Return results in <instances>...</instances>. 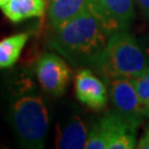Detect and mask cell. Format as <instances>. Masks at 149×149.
<instances>
[{
  "mask_svg": "<svg viewBox=\"0 0 149 149\" xmlns=\"http://www.w3.org/2000/svg\"><path fill=\"white\" fill-rule=\"evenodd\" d=\"M94 64L107 79H133L148 68L149 58L139 48L136 39L124 30L109 37L103 50L95 54Z\"/></svg>",
  "mask_w": 149,
  "mask_h": 149,
  "instance_id": "1",
  "label": "cell"
},
{
  "mask_svg": "<svg viewBox=\"0 0 149 149\" xmlns=\"http://www.w3.org/2000/svg\"><path fill=\"white\" fill-rule=\"evenodd\" d=\"M55 30V41L62 50L85 55H95L103 50L107 43V36H109L91 6Z\"/></svg>",
  "mask_w": 149,
  "mask_h": 149,
  "instance_id": "2",
  "label": "cell"
},
{
  "mask_svg": "<svg viewBox=\"0 0 149 149\" xmlns=\"http://www.w3.org/2000/svg\"><path fill=\"white\" fill-rule=\"evenodd\" d=\"M11 118L17 135L22 144L41 148L49 126V115L42 97L22 96L11 106Z\"/></svg>",
  "mask_w": 149,
  "mask_h": 149,
  "instance_id": "3",
  "label": "cell"
},
{
  "mask_svg": "<svg viewBox=\"0 0 149 149\" xmlns=\"http://www.w3.org/2000/svg\"><path fill=\"white\" fill-rule=\"evenodd\" d=\"M136 127L113 113L92 127L86 140V149H132L136 146Z\"/></svg>",
  "mask_w": 149,
  "mask_h": 149,
  "instance_id": "4",
  "label": "cell"
},
{
  "mask_svg": "<svg viewBox=\"0 0 149 149\" xmlns=\"http://www.w3.org/2000/svg\"><path fill=\"white\" fill-rule=\"evenodd\" d=\"M111 98L115 113L134 127L137 128L143 117L149 115L147 108L139 100L133 82L128 77H117L111 81Z\"/></svg>",
  "mask_w": 149,
  "mask_h": 149,
  "instance_id": "5",
  "label": "cell"
},
{
  "mask_svg": "<svg viewBox=\"0 0 149 149\" xmlns=\"http://www.w3.org/2000/svg\"><path fill=\"white\" fill-rule=\"evenodd\" d=\"M91 9L109 34L126 30L134 20V0H92Z\"/></svg>",
  "mask_w": 149,
  "mask_h": 149,
  "instance_id": "6",
  "label": "cell"
},
{
  "mask_svg": "<svg viewBox=\"0 0 149 149\" xmlns=\"http://www.w3.org/2000/svg\"><path fill=\"white\" fill-rule=\"evenodd\" d=\"M36 73L43 90L54 96L63 94L71 74L63 60L50 53L42 55L38 61Z\"/></svg>",
  "mask_w": 149,
  "mask_h": 149,
  "instance_id": "7",
  "label": "cell"
},
{
  "mask_svg": "<svg viewBox=\"0 0 149 149\" xmlns=\"http://www.w3.org/2000/svg\"><path fill=\"white\" fill-rule=\"evenodd\" d=\"M75 95L77 100L93 109H102L106 106V87L90 70L80 71L74 81Z\"/></svg>",
  "mask_w": 149,
  "mask_h": 149,
  "instance_id": "8",
  "label": "cell"
},
{
  "mask_svg": "<svg viewBox=\"0 0 149 149\" xmlns=\"http://www.w3.org/2000/svg\"><path fill=\"white\" fill-rule=\"evenodd\" d=\"M91 2L92 0H49V21L58 29L90 8Z\"/></svg>",
  "mask_w": 149,
  "mask_h": 149,
  "instance_id": "9",
  "label": "cell"
},
{
  "mask_svg": "<svg viewBox=\"0 0 149 149\" xmlns=\"http://www.w3.org/2000/svg\"><path fill=\"white\" fill-rule=\"evenodd\" d=\"M87 136L88 133L83 120L79 117H73L63 127L58 126L55 147L62 149L85 148Z\"/></svg>",
  "mask_w": 149,
  "mask_h": 149,
  "instance_id": "10",
  "label": "cell"
},
{
  "mask_svg": "<svg viewBox=\"0 0 149 149\" xmlns=\"http://www.w3.org/2000/svg\"><path fill=\"white\" fill-rule=\"evenodd\" d=\"M45 9V0H8L1 7L3 15L13 23L42 17Z\"/></svg>",
  "mask_w": 149,
  "mask_h": 149,
  "instance_id": "11",
  "label": "cell"
},
{
  "mask_svg": "<svg viewBox=\"0 0 149 149\" xmlns=\"http://www.w3.org/2000/svg\"><path fill=\"white\" fill-rule=\"evenodd\" d=\"M29 38L30 33L23 32L7 37L0 41V69H8L16 63Z\"/></svg>",
  "mask_w": 149,
  "mask_h": 149,
  "instance_id": "12",
  "label": "cell"
},
{
  "mask_svg": "<svg viewBox=\"0 0 149 149\" xmlns=\"http://www.w3.org/2000/svg\"><path fill=\"white\" fill-rule=\"evenodd\" d=\"M133 82L135 90L137 92L139 100L144 104V106L147 108L149 113V82L143 76H136L130 79Z\"/></svg>",
  "mask_w": 149,
  "mask_h": 149,
  "instance_id": "13",
  "label": "cell"
},
{
  "mask_svg": "<svg viewBox=\"0 0 149 149\" xmlns=\"http://www.w3.org/2000/svg\"><path fill=\"white\" fill-rule=\"evenodd\" d=\"M137 147L140 149H149V126H147L145 129V133L139 139Z\"/></svg>",
  "mask_w": 149,
  "mask_h": 149,
  "instance_id": "14",
  "label": "cell"
},
{
  "mask_svg": "<svg viewBox=\"0 0 149 149\" xmlns=\"http://www.w3.org/2000/svg\"><path fill=\"white\" fill-rule=\"evenodd\" d=\"M139 6L141 12L144 13V16L149 18V0H135Z\"/></svg>",
  "mask_w": 149,
  "mask_h": 149,
  "instance_id": "15",
  "label": "cell"
},
{
  "mask_svg": "<svg viewBox=\"0 0 149 149\" xmlns=\"http://www.w3.org/2000/svg\"><path fill=\"white\" fill-rule=\"evenodd\" d=\"M139 76H143L144 79H146V80L149 82V66L146 70H145L144 72H143V73H141L140 75H139Z\"/></svg>",
  "mask_w": 149,
  "mask_h": 149,
  "instance_id": "16",
  "label": "cell"
},
{
  "mask_svg": "<svg viewBox=\"0 0 149 149\" xmlns=\"http://www.w3.org/2000/svg\"><path fill=\"white\" fill-rule=\"evenodd\" d=\"M7 1H8V0H0V8H1V7H2L3 5H5Z\"/></svg>",
  "mask_w": 149,
  "mask_h": 149,
  "instance_id": "17",
  "label": "cell"
},
{
  "mask_svg": "<svg viewBox=\"0 0 149 149\" xmlns=\"http://www.w3.org/2000/svg\"><path fill=\"white\" fill-rule=\"evenodd\" d=\"M146 53H147V56L149 58V48L146 49Z\"/></svg>",
  "mask_w": 149,
  "mask_h": 149,
  "instance_id": "18",
  "label": "cell"
}]
</instances>
